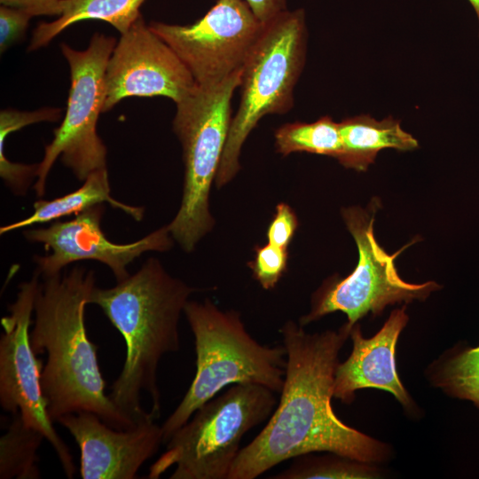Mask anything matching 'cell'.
Wrapping results in <instances>:
<instances>
[{
  "label": "cell",
  "mask_w": 479,
  "mask_h": 479,
  "mask_svg": "<svg viewBox=\"0 0 479 479\" xmlns=\"http://www.w3.org/2000/svg\"><path fill=\"white\" fill-rule=\"evenodd\" d=\"M287 366L279 403L261 432L234 460L228 479H255L278 464L325 452L363 463L382 461L388 448L344 424L331 399L339 352L350 330L307 333L292 320L279 330Z\"/></svg>",
  "instance_id": "1"
},
{
  "label": "cell",
  "mask_w": 479,
  "mask_h": 479,
  "mask_svg": "<svg viewBox=\"0 0 479 479\" xmlns=\"http://www.w3.org/2000/svg\"><path fill=\"white\" fill-rule=\"evenodd\" d=\"M196 290L150 257L114 287L91 291L89 304L101 308L126 345L109 397L136 423L161 416L158 367L164 355L180 349L179 319Z\"/></svg>",
  "instance_id": "2"
},
{
  "label": "cell",
  "mask_w": 479,
  "mask_h": 479,
  "mask_svg": "<svg viewBox=\"0 0 479 479\" xmlns=\"http://www.w3.org/2000/svg\"><path fill=\"white\" fill-rule=\"evenodd\" d=\"M95 287L94 271L79 265L43 278L30 344L36 356L46 355L41 385L53 422L68 413L90 412L112 428L128 429L137 423L106 395L98 347L86 332L85 306Z\"/></svg>",
  "instance_id": "3"
},
{
  "label": "cell",
  "mask_w": 479,
  "mask_h": 479,
  "mask_svg": "<svg viewBox=\"0 0 479 479\" xmlns=\"http://www.w3.org/2000/svg\"><path fill=\"white\" fill-rule=\"evenodd\" d=\"M184 313L194 337L196 373L182 401L161 425L163 444L197 409L229 385L252 383L280 393L286 374L284 345L259 343L240 314L212 301H188Z\"/></svg>",
  "instance_id": "4"
},
{
  "label": "cell",
  "mask_w": 479,
  "mask_h": 479,
  "mask_svg": "<svg viewBox=\"0 0 479 479\" xmlns=\"http://www.w3.org/2000/svg\"><path fill=\"white\" fill-rule=\"evenodd\" d=\"M307 27L302 8L287 9L264 23L242 67L240 106L232 118L216 177L221 188L240 169L242 146L259 121L294 105V90L305 63Z\"/></svg>",
  "instance_id": "5"
},
{
  "label": "cell",
  "mask_w": 479,
  "mask_h": 479,
  "mask_svg": "<svg viewBox=\"0 0 479 479\" xmlns=\"http://www.w3.org/2000/svg\"><path fill=\"white\" fill-rule=\"evenodd\" d=\"M242 69L222 82L194 89L176 104L173 131L181 143L185 178L180 208L168 224L173 240L190 253L214 227L209 208L211 185L228 137L234 91Z\"/></svg>",
  "instance_id": "6"
},
{
  "label": "cell",
  "mask_w": 479,
  "mask_h": 479,
  "mask_svg": "<svg viewBox=\"0 0 479 479\" xmlns=\"http://www.w3.org/2000/svg\"><path fill=\"white\" fill-rule=\"evenodd\" d=\"M274 393L257 384H234L206 402L167 442L147 478L175 466L170 479H228L243 436L278 404Z\"/></svg>",
  "instance_id": "7"
},
{
  "label": "cell",
  "mask_w": 479,
  "mask_h": 479,
  "mask_svg": "<svg viewBox=\"0 0 479 479\" xmlns=\"http://www.w3.org/2000/svg\"><path fill=\"white\" fill-rule=\"evenodd\" d=\"M380 202L373 199L366 208L352 206L342 210L346 227L358 251L356 268L347 277L331 279L313 295L310 311L299 319L302 326L322 317L341 311L351 330L368 313L380 314L390 304L425 300L439 288L434 281L413 284L399 276L395 259L403 250L389 255L378 243L373 222Z\"/></svg>",
  "instance_id": "8"
},
{
  "label": "cell",
  "mask_w": 479,
  "mask_h": 479,
  "mask_svg": "<svg viewBox=\"0 0 479 479\" xmlns=\"http://www.w3.org/2000/svg\"><path fill=\"white\" fill-rule=\"evenodd\" d=\"M116 43L114 37L97 32L83 51L60 44L71 85L63 121L53 130V138L38 163L34 185L37 197L44 195L48 174L59 157L81 181L106 168V147L98 135L97 123L106 100V67Z\"/></svg>",
  "instance_id": "9"
},
{
  "label": "cell",
  "mask_w": 479,
  "mask_h": 479,
  "mask_svg": "<svg viewBox=\"0 0 479 479\" xmlns=\"http://www.w3.org/2000/svg\"><path fill=\"white\" fill-rule=\"evenodd\" d=\"M41 275L19 286L15 301L8 305V315L1 318L0 405L12 415L21 414L24 422L40 431L55 451L68 478L75 475V464L68 446L53 427L43 394L41 375L43 366L29 339L34 304Z\"/></svg>",
  "instance_id": "10"
},
{
  "label": "cell",
  "mask_w": 479,
  "mask_h": 479,
  "mask_svg": "<svg viewBox=\"0 0 479 479\" xmlns=\"http://www.w3.org/2000/svg\"><path fill=\"white\" fill-rule=\"evenodd\" d=\"M263 25L244 0H217L192 24L152 21L149 27L176 52L198 85L212 86L242 69Z\"/></svg>",
  "instance_id": "11"
},
{
  "label": "cell",
  "mask_w": 479,
  "mask_h": 479,
  "mask_svg": "<svg viewBox=\"0 0 479 479\" xmlns=\"http://www.w3.org/2000/svg\"><path fill=\"white\" fill-rule=\"evenodd\" d=\"M195 86L186 66L141 15L121 35L109 58L103 113L130 97H165L177 104Z\"/></svg>",
  "instance_id": "12"
},
{
  "label": "cell",
  "mask_w": 479,
  "mask_h": 479,
  "mask_svg": "<svg viewBox=\"0 0 479 479\" xmlns=\"http://www.w3.org/2000/svg\"><path fill=\"white\" fill-rule=\"evenodd\" d=\"M105 207L93 206L68 221H55L49 226L25 230V239L41 242L50 254L35 256L36 270L42 278L59 275L68 264L93 260L106 264L116 281L130 276L127 266L147 251H167L173 245L168 225H164L132 243L118 244L108 240L100 223Z\"/></svg>",
  "instance_id": "13"
},
{
  "label": "cell",
  "mask_w": 479,
  "mask_h": 479,
  "mask_svg": "<svg viewBox=\"0 0 479 479\" xmlns=\"http://www.w3.org/2000/svg\"><path fill=\"white\" fill-rule=\"evenodd\" d=\"M147 419L128 429L106 424L90 412L61 416V424L80 449L83 479H133L163 444L161 426Z\"/></svg>",
  "instance_id": "14"
},
{
  "label": "cell",
  "mask_w": 479,
  "mask_h": 479,
  "mask_svg": "<svg viewBox=\"0 0 479 479\" xmlns=\"http://www.w3.org/2000/svg\"><path fill=\"white\" fill-rule=\"evenodd\" d=\"M408 322L405 307L394 310L382 327L371 338L362 335L357 324L350 330L353 347L349 357L339 363L334 375L333 397L349 404L355 392L375 388L391 393L404 406L412 400L399 380L396 367V346Z\"/></svg>",
  "instance_id": "15"
},
{
  "label": "cell",
  "mask_w": 479,
  "mask_h": 479,
  "mask_svg": "<svg viewBox=\"0 0 479 479\" xmlns=\"http://www.w3.org/2000/svg\"><path fill=\"white\" fill-rule=\"evenodd\" d=\"M342 149L337 161L345 168L365 171L381 150L411 151L419 146L415 137L404 131L400 121L389 116L378 121L368 114L346 118L339 122Z\"/></svg>",
  "instance_id": "16"
},
{
  "label": "cell",
  "mask_w": 479,
  "mask_h": 479,
  "mask_svg": "<svg viewBox=\"0 0 479 479\" xmlns=\"http://www.w3.org/2000/svg\"><path fill=\"white\" fill-rule=\"evenodd\" d=\"M110 192L106 168L96 170L87 177L83 185L77 190L51 200H39L35 201L31 216L2 226L0 234L3 235L37 224L49 223L73 214L77 215L104 202H108L113 208L123 211L136 221L142 220L145 213L144 208L122 203L113 198Z\"/></svg>",
  "instance_id": "17"
},
{
  "label": "cell",
  "mask_w": 479,
  "mask_h": 479,
  "mask_svg": "<svg viewBox=\"0 0 479 479\" xmlns=\"http://www.w3.org/2000/svg\"><path fill=\"white\" fill-rule=\"evenodd\" d=\"M146 0H60L58 18L40 22L34 29L28 51H35L50 43L67 27L79 21H106L120 34L127 32L142 15L140 7Z\"/></svg>",
  "instance_id": "18"
},
{
  "label": "cell",
  "mask_w": 479,
  "mask_h": 479,
  "mask_svg": "<svg viewBox=\"0 0 479 479\" xmlns=\"http://www.w3.org/2000/svg\"><path fill=\"white\" fill-rule=\"evenodd\" d=\"M43 439L40 431L24 422L20 412L12 414L0 438V478H40L37 452Z\"/></svg>",
  "instance_id": "19"
},
{
  "label": "cell",
  "mask_w": 479,
  "mask_h": 479,
  "mask_svg": "<svg viewBox=\"0 0 479 479\" xmlns=\"http://www.w3.org/2000/svg\"><path fill=\"white\" fill-rule=\"evenodd\" d=\"M274 137L277 152L284 156L305 152L337 160L342 149L339 122L330 116L313 122L286 123L275 131Z\"/></svg>",
  "instance_id": "20"
},
{
  "label": "cell",
  "mask_w": 479,
  "mask_h": 479,
  "mask_svg": "<svg viewBox=\"0 0 479 479\" xmlns=\"http://www.w3.org/2000/svg\"><path fill=\"white\" fill-rule=\"evenodd\" d=\"M275 479H366L377 475L373 467L337 454L331 457L302 455Z\"/></svg>",
  "instance_id": "21"
},
{
  "label": "cell",
  "mask_w": 479,
  "mask_h": 479,
  "mask_svg": "<svg viewBox=\"0 0 479 479\" xmlns=\"http://www.w3.org/2000/svg\"><path fill=\"white\" fill-rule=\"evenodd\" d=\"M436 385L448 394L479 407V346L450 357L436 376Z\"/></svg>",
  "instance_id": "22"
},
{
  "label": "cell",
  "mask_w": 479,
  "mask_h": 479,
  "mask_svg": "<svg viewBox=\"0 0 479 479\" xmlns=\"http://www.w3.org/2000/svg\"><path fill=\"white\" fill-rule=\"evenodd\" d=\"M255 254L247 265L252 271L254 279L265 290L275 288L288 263V248H283L272 244L257 246Z\"/></svg>",
  "instance_id": "23"
},
{
  "label": "cell",
  "mask_w": 479,
  "mask_h": 479,
  "mask_svg": "<svg viewBox=\"0 0 479 479\" xmlns=\"http://www.w3.org/2000/svg\"><path fill=\"white\" fill-rule=\"evenodd\" d=\"M61 108L43 107L35 111L4 109L0 112V155L4 153V142L9 134L41 122H57L60 119Z\"/></svg>",
  "instance_id": "24"
},
{
  "label": "cell",
  "mask_w": 479,
  "mask_h": 479,
  "mask_svg": "<svg viewBox=\"0 0 479 479\" xmlns=\"http://www.w3.org/2000/svg\"><path fill=\"white\" fill-rule=\"evenodd\" d=\"M32 18V14L24 9L7 5L0 6L1 53L24 38Z\"/></svg>",
  "instance_id": "25"
},
{
  "label": "cell",
  "mask_w": 479,
  "mask_h": 479,
  "mask_svg": "<svg viewBox=\"0 0 479 479\" xmlns=\"http://www.w3.org/2000/svg\"><path fill=\"white\" fill-rule=\"evenodd\" d=\"M297 227L298 219L293 208L287 203H279L267 229L268 243L288 248Z\"/></svg>",
  "instance_id": "26"
},
{
  "label": "cell",
  "mask_w": 479,
  "mask_h": 479,
  "mask_svg": "<svg viewBox=\"0 0 479 479\" xmlns=\"http://www.w3.org/2000/svg\"><path fill=\"white\" fill-rule=\"evenodd\" d=\"M60 0H0L1 5L21 8L32 14L33 17L40 15H59Z\"/></svg>",
  "instance_id": "27"
},
{
  "label": "cell",
  "mask_w": 479,
  "mask_h": 479,
  "mask_svg": "<svg viewBox=\"0 0 479 479\" xmlns=\"http://www.w3.org/2000/svg\"><path fill=\"white\" fill-rule=\"evenodd\" d=\"M255 16L263 23L268 22L287 8V0H244Z\"/></svg>",
  "instance_id": "28"
},
{
  "label": "cell",
  "mask_w": 479,
  "mask_h": 479,
  "mask_svg": "<svg viewBox=\"0 0 479 479\" xmlns=\"http://www.w3.org/2000/svg\"><path fill=\"white\" fill-rule=\"evenodd\" d=\"M469 3L471 4V5L473 6L476 15H477V18H478V21H479V0H468Z\"/></svg>",
  "instance_id": "29"
}]
</instances>
